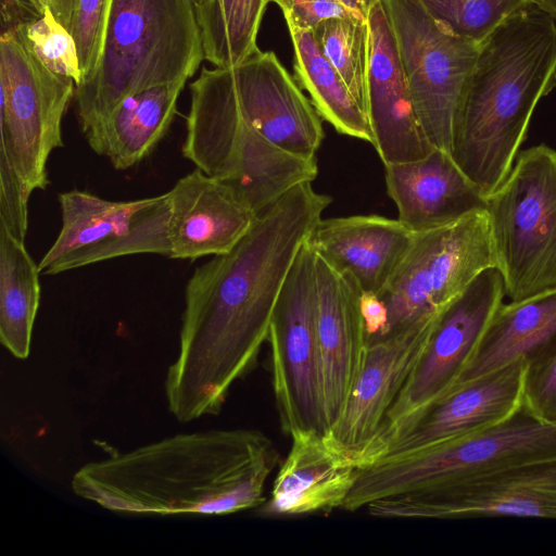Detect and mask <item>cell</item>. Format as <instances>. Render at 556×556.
<instances>
[{
	"label": "cell",
	"mask_w": 556,
	"mask_h": 556,
	"mask_svg": "<svg viewBox=\"0 0 556 556\" xmlns=\"http://www.w3.org/2000/svg\"><path fill=\"white\" fill-rule=\"evenodd\" d=\"M186 81L151 87L122 100L85 132L90 148L109 157L115 169L142 161L169 128Z\"/></svg>",
	"instance_id": "obj_24"
},
{
	"label": "cell",
	"mask_w": 556,
	"mask_h": 556,
	"mask_svg": "<svg viewBox=\"0 0 556 556\" xmlns=\"http://www.w3.org/2000/svg\"><path fill=\"white\" fill-rule=\"evenodd\" d=\"M554 350L556 288L523 300L502 303L457 383L483 376L518 358L526 359L528 364Z\"/></svg>",
	"instance_id": "obj_23"
},
{
	"label": "cell",
	"mask_w": 556,
	"mask_h": 556,
	"mask_svg": "<svg viewBox=\"0 0 556 556\" xmlns=\"http://www.w3.org/2000/svg\"><path fill=\"white\" fill-rule=\"evenodd\" d=\"M366 511L381 518L556 519V455L452 485L380 498Z\"/></svg>",
	"instance_id": "obj_14"
},
{
	"label": "cell",
	"mask_w": 556,
	"mask_h": 556,
	"mask_svg": "<svg viewBox=\"0 0 556 556\" xmlns=\"http://www.w3.org/2000/svg\"><path fill=\"white\" fill-rule=\"evenodd\" d=\"M39 274L24 242L0 227V341L18 359L30 352L40 301Z\"/></svg>",
	"instance_id": "obj_27"
},
{
	"label": "cell",
	"mask_w": 556,
	"mask_h": 556,
	"mask_svg": "<svg viewBox=\"0 0 556 556\" xmlns=\"http://www.w3.org/2000/svg\"><path fill=\"white\" fill-rule=\"evenodd\" d=\"M380 1L420 127L432 148L450 152L453 126L480 43L453 33L420 0Z\"/></svg>",
	"instance_id": "obj_9"
},
{
	"label": "cell",
	"mask_w": 556,
	"mask_h": 556,
	"mask_svg": "<svg viewBox=\"0 0 556 556\" xmlns=\"http://www.w3.org/2000/svg\"><path fill=\"white\" fill-rule=\"evenodd\" d=\"M316 253L305 242L283 283L267 343L282 430L326 432L317 339Z\"/></svg>",
	"instance_id": "obj_10"
},
{
	"label": "cell",
	"mask_w": 556,
	"mask_h": 556,
	"mask_svg": "<svg viewBox=\"0 0 556 556\" xmlns=\"http://www.w3.org/2000/svg\"><path fill=\"white\" fill-rule=\"evenodd\" d=\"M526 366V359L518 358L457 383L399 435L381 458L484 430L506 420L522 404Z\"/></svg>",
	"instance_id": "obj_18"
},
{
	"label": "cell",
	"mask_w": 556,
	"mask_h": 556,
	"mask_svg": "<svg viewBox=\"0 0 556 556\" xmlns=\"http://www.w3.org/2000/svg\"><path fill=\"white\" fill-rule=\"evenodd\" d=\"M166 193L170 258L227 253L257 216L228 185L200 168L181 177Z\"/></svg>",
	"instance_id": "obj_19"
},
{
	"label": "cell",
	"mask_w": 556,
	"mask_h": 556,
	"mask_svg": "<svg viewBox=\"0 0 556 556\" xmlns=\"http://www.w3.org/2000/svg\"><path fill=\"white\" fill-rule=\"evenodd\" d=\"M31 191L0 151V227L20 241L28 229V199Z\"/></svg>",
	"instance_id": "obj_34"
},
{
	"label": "cell",
	"mask_w": 556,
	"mask_h": 556,
	"mask_svg": "<svg viewBox=\"0 0 556 556\" xmlns=\"http://www.w3.org/2000/svg\"><path fill=\"white\" fill-rule=\"evenodd\" d=\"M492 266L494 257L485 210L415 233L400 267L378 294L388 309L386 334L440 313L481 271Z\"/></svg>",
	"instance_id": "obj_11"
},
{
	"label": "cell",
	"mask_w": 556,
	"mask_h": 556,
	"mask_svg": "<svg viewBox=\"0 0 556 556\" xmlns=\"http://www.w3.org/2000/svg\"><path fill=\"white\" fill-rule=\"evenodd\" d=\"M159 195L132 201H109L86 191L59 194L62 227L54 243L38 264L40 274L65 256L126 235L137 216Z\"/></svg>",
	"instance_id": "obj_25"
},
{
	"label": "cell",
	"mask_w": 556,
	"mask_h": 556,
	"mask_svg": "<svg viewBox=\"0 0 556 556\" xmlns=\"http://www.w3.org/2000/svg\"><path fill=\"white\" fill-rule=\"evenodd\" d=\"M110 0H47V9L74 38L81 81L93 73L102 49Z\"/></svg>",
	"instance_id": "obj_31"
},
{
	"label": "cell",
	"mask_w": 556,
	"mask_h": 556,
	"mask_svg": "<svg viewBox=\"0 0 556 556\" xmlns=\"http://www.w3.org/2000/svg\"><path fill=\"white\" fill-rule=\"evenodd\" d=\"M555 455L556 426L542 422L521 404L493 427L362 468L342 509L353 513L380 498L452 485Z\"/></svg>",
	"instance_id": "obj_6"
},
{
	"label": "cell",
	"mask_w": 556,
	"mask_h": 556,
	"mask_svg": "<svg viewBox=\"0 0 556 556\" xmlns=\"http://www.w3.org/2000/svg\"><path fill=\"white\" fill-rule=\"evenodd\" d=\"M414 238L415 233L399 219L353 215L320 218L306 242L329 265L350 275L362 293L380 294Z\"/></svg>",
	"instance_id": "obj_22"
},
{
	"label": "cell",
	"mask_w": 556,
	"mask_h": 556,
	"mask_svg": "<svg viewBox=\"0 0 556 556\" xmlns=\"http://www.w3.org/2000/svg\"><path fill=\"white\" fill-rule=\"evenodd\" d=\"M426 10L456 35L476 43L532 0H420Z\"/></svg>",
	"instance_id": "obj_30"
},
{
	"label": "cell",
	"mask_w": 556,
	"mask_h": 556,
	"mask_svg": "<svg viewBox=\"0 0 556 556\" xmlns=\"http://www.w3.org/2000/svg\"><path fill=\"white\" fill-rule=\"evenodd\" d=\"M13 29L51 72L73 79L76 87L80 84L81 72L75 40L48 9L42 15Z\"/></svg>",
	"instance_id": "obj_32"
},
{
	"label": "cell",
	"mask_w": 556,
	"mask_h": 556,
	"mask_svg": "<svg viewBox=\"0 0 556 556\" xmlns=\"http://www.w3.org/2000/svg\"><path fill=\"white\" fill-rule=\"evenodd\" d=\"M504 296L503 278L492 266L440 312L428 350L389 415L374 463L457 383Z\"/></svg>",
	"instance_id": "obj_12"
},
{
	"label": "cell",
	"mask_w": 556,
	"mask_h": 556,
	"mask_svg": "<svg viewBox=\"0 0 556 556\" xmlns=\"http://www.w3.org/2000/svg\"><path fill=\"white\" fill-rule=\"evenodd\" d=\"M485 213L505 295L519 301L555 289L556 151L540 144L519 153Z\"/></svg>",
	"instance_id": "obj_7"
},
{
	"label": "cell",
	"mask_w": 556,
	"mask_h": 556,
	"mask_svg": "<svg viewBox=\"0 0 556 556\" xmlns=\"http://www.w3.org/2000/svg\"><path fill=\"white\" fill-rule=\"evenodd\" d=\"M40 14H43L47 10V0H29Z\"/></svg>",
	"instance_id": "obj_38"
},
{
	"label": "cell",
	"mask_w": 556,
	"mask_h": 556,
	"mask_svg": "<svg viewBox=\"0 0 556 556\" xmlns=\"http://www.w3.org/2000/svg\"><path fill=\"white\" fill-rule=\"evenodd\" d=\"M76 84L51 72L14 29L0 38V151L29 189L48 185L47 162L63 146L62 119Z\"/></svg>",
	"instance_id": "obj_8"
},
{
	"label": "cell",
	"mask_w": 556,
	"mask_h": 556,
	"mask_svg": "<svg viewBox=\"0 0 556 556\" xmlns=\"http://www.w3.org/2000/svg\"><path fill=\"white\" fill-rule=\"evenodd\" d=\"M208 0H194L195 4H200V3H203V2H206Z\"/></svg>",
	"instance_id": "obj_39"
},
{
	"label": "cell",
	"mask_w": 556,
	"mask_h": 556,
	"mask_svg": "<svg viewBox=\"0 0 556 556\" xmlns=\"http://www.w3.org/2000/svg\"><path fill=\"white\" fill-rule=\"evenodd\" d=\"M368 25L370 60L367 116L383 164L415 161L434 148L426 138L414 108L390 21L380 0Z\"/></svg>",
	"instance_id": "obj_17"
},
{
	"label": "cell",
	"mask_w": 556,
	"mask_h": 556,
	"mask_svg": "<svg viewBox=\"0 0 556 556\" xmlns=\"http://www.w3.org/2000/svg\"><path fill=\"white\" fill-rule=\"evenodd\" d=\"M361 309L368 341L383 337L388 327V309L380 296L362 293Z\"/></svg>",
	"instance_id": "obj_35"
},
{
	"label": "cell",
	"mask_w": 556,
	"mask_h": 556,
	"mask_svg": "<svg viewBox=\"0 0 556 556\" xmlns=\"http://www.w3.org/2000/svg\"><path fill=\"white\" fill-rule=\"evenodd\" d=\"M384 169L387 191L397 208V219L414 233L485 210L486 198L447 151L433 149L415 161L386 164Z\"/></svg>",
	"instance_id": "obj_21"
},
{
	"label": "cell",
	"mask_w": 556,
	"mask_h": 556,
	"mask_svg": "<svg viewBox=\"0 0 556 556\" xmlns=\"http://www.w3.org/2000/svg\"><path fill=\"white\" fill-rule=\"evenodd\" d=\"M532 3L556 21V0H532Z\"/></svg>",
	"instance_id": "obj_37"
},
{
	"label": "cell",
	"mask_w": 556,
	"mask_h": 556,
	"mask_svg": "<svg viewBox=\"0 0 556 556\" xmlns=\"http://www.w3.org/2000/svg\"><path fill=\"white\" fill-rule=\"evenodd\" d=\"M331 199L301 184L258 214L239 242L194 269L165 395L180 422L220 413L267 342L283 283Z\"/></svg>",
	"instance_id": "obj_1"
},
{
	"label": "cell",
	"mask_w": 556,
	"mask_h": 556,
	"mask_svg": "<svg viewBox=\"0 0 556 556\" xmlns=\"http://www.w3.org/2000/svg\"><path fill=\"white\" fill-rule=\"evenodd\" d=\"M312 30L323 54L367 116L370 60L368 21L330 18Z\"/></svg>",
	"instance_id": "obj_29"
},
{
	"label": "cell",
	"mask_w": 556,
	"mask_h": 556,
	"mask_svg": "<svg viewBox=\"0 0 556 556\" xmlns=\"http://www.w3.org/2000/svg\"><path fill=\"white\" fill-rule=\"evenodd\" d=\"M269 2H275L281 9V11L299 3L337 2L345 5L346 8L353 10L364 18L368 20L370 9L372 4L376 2V0H269Z\"/></svg>",
	"instance_id": "obj_36"
},
{
	"label": "cell",
	"mask_w": 556,
	"mask_h": 556,
	"mask_svg": "<svg viewBox=\"0 0 556 556\" xmlns=\"http://www.w3.org/2000/svg\"><path fill=\"white\" fill-rule=\"evenodd\" d=\"M203 59L194 0H110L98 64L75 89L81 131L130 94L188 80Z\"/></svg>",
	"instance_id": "obj_4"
},
{
	"label": "cell",
	"mask_w": 556,
	"mask_h": 556,
	"mask_svg": "<svg viewBox=\"0 0 556 556\" xmlns=\"http://www.w3.org/2000/svg\"><path fill=\"white\" fill-rule=\"evenodd\" d=\"M279 459L260 430L213 429L87 463L71 486L78 497L115 513L223 516L261 506Z\"/></svg>",
	"instance_id": "obj_2"
},
{
	"label": "cell",
	"mask_w": 556,
	"mask_h": 556,
	"mask_svg": "<svg viewBox=\"0 0 556 556\" xmlns=\"http://www.w3.org/2000/svg\"><path fill=\"white\" fill-rule=\"evenodd\" d=\"M317 339L326 431L341 417L365 365L368 338L362 290L316 254Z\"/></svg>",
	"instance_id": "obj_15"
},
{
	"label": "cell",
	"mask_w": 556,
	"mask_h": 556,
	"mask_svg": "<svg viewBox=\"0 0 556 556\" xmlns=\"http://www.w3.org/2000/svg\"><path fill=\"white\" fill-rule=\"evenodd\" d=\"M269 0H208L195 4L204 59L231 68L258 51L256 37Z\"/></svg>",
	"instance_id": "obj_28"
},
{
	"label": "cell",
	"mask_w": 556,
	"mask_h": 556,
	"mask_svg": "<svg viewBox=\"0 0 556 556\" xmlns=\"http://www.w3.org/2000/svg\"><path fill=\"white\" fill-rule=\"evenodd\" d=\"M294 50L296 81L311 97L321 118L339 134L374 143L368 117L323 54L313 30L288 26Z\"/></svg>",
	"instance_id": "obj_26"
},
{
	"label": "cell",
	"mask_w": 556,
	"mask_h": 556,
	"mask_svg": "<svg viewBox=\"0 0 556 556\" xmlns=\"http://www.w3.org/2000/svg\"><path fill=\"white\" fill-rule=\"evenodd\" d=\"M290 438V450L255 515L296 517L342 509L361 469L329 446L316 430H299Z\"/></svg>",
	"instance_id": "obj_20"
},
{
	"label": "cell",
	"mask_w": 556,
	"mask_h": 556,
	"mask_svg": "<svg viewBox=\"0 0 556 556\" xmlns=\"http://www.w3.org/2000/svg\"><path fill=\"white\" fill-rule=\"evenodd\" d=\"M556 87V21L534 3L480 43L451 155L486 198L509 174L540 100Z\"/></svg>",
	"instance_id": "obj_3"
},
{
	"label": "cell",
	"mask_w": 556,
	"mask_h": 556,
	"mask_svg": "<svg viewBox=\"0 0 556 556\" xmlns=\"http://www.w3.org/2000/svg\"><path fill=\"white\" fill-rule=\"evenodd\" d=\"M522 405L542 422L556 426V350L527 364Z\"/></svg>",
	"instance_id": "obj_33"
},
{
	"label": "cell",
	"mask_w": 556,
	"mask_h": 556,
	"mask_svg": "<svg viewBox=\"0 0 556 556\" xmlns=\"http://www.w3.org/2000/svg\"><path fill=\"white\" fill-rule=\"evenodd\" d=\"M440 313L368 341L365 365L326 442L359 469L374 463L396 401L422 361Z\"/></svg>",
	"instance_id": "obj_13"
},
{
	"label": "cell",
	"mask_w": 556,
	"mask_h": 556,
	"mask_svg": "<svg viewBox=\"0 0 556 556\" xmlns=\"http://www.w3.org/2000/svg\"><path fill=\"white\" fill-rule=\"evenodd\" d=\"M190 96L184 156L228 185L256 215L316 178V157L279 148L244 119L232 68L203 67L190 85Z\"/></svg>",
	"instance_id": "obj_5"
},
{
	"label": "cell",
	"mask_w": 556,
	"mask_h": 556,
	"mask_svg": "<svg viewBox=\"0 0 556 556\" xmlns=\"http://www.w3.org/2000/svg\"><path fill=\"white\" fill-rule=\"evenodd\" d=\"M231 68L244 119L279 148L316 157L324 139L321 117L277 55L258 50Z\"/></svg>",
	"instance_id": "obj_16"
}]
</instances>
